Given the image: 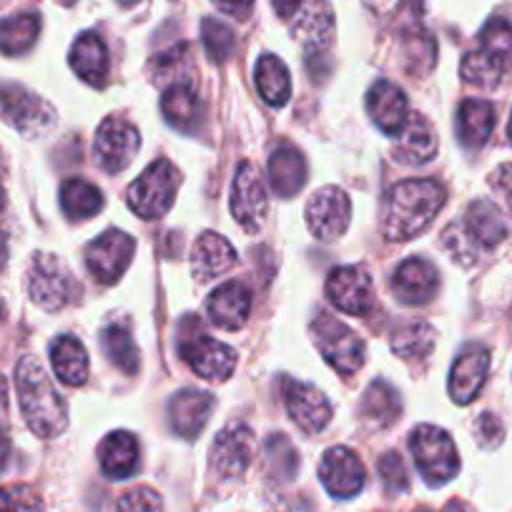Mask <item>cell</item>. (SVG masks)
I'll list each match as a JSON object with an SVG mask.
<instances>
[{
  "label": "cell",
  "instance_id": "cell-13",
  "mask_svg": "<svg viewBox=\"0 0 512 512\" xmlns=\"http://www.w3.org/2000/svg\"><path fill=\"white\" fill-rule=\"evenodd\" d=\"M327 297L339 312L364 317L374 309V284L367 269L339 267L327 279Z\"/></svg>",
  "mask_w": 512,
  "mask_h": 512
},
{
  "label": "cell",
  "instance_id": "cell-17",
  "mask_svg": "<svg viewBox=\"0 0 512 512\" xmlns=\"http://www.w3.org/2000/svg\"><path fill=\"white\" fill-rule=\"evenodd\" d=\"M284 402H287L289 417L307 435H317L332 422V405L314 384L294 382L292 379L284 387Z\"/></svg>",
  "mask_w": 512,
  "mask_h": 512
},
{
  "label": "cell",
  "instance_id": "cell-55",
  "mask_svg": "<svg viewBox=\"0 0 512 512\" xmlns=\"http://www.w3.org/2000/svg\"><path fill=\"white\" fill-rule=\"evenodd\" d=\"M63 6H71V3H76V0H61Z\"/></svg>",
  "mask_w": 512,
  "mask_h": 512
},
{
  "label": "cell",
  "instance_id": "cell-46",
  "mask_svg": "<svg viewBox=\"0 0 512 512\" xmlns=\"http://www.w3.org/2000/svg\"><path fill=\"white\" fill-rule=\"evenodd\" d=\"M490 186L497 199L502 201V206L512 214V164H502L500 169L492 171Z\"/></svg>",
  "mask_w": 512,
  "mask_h": 512
},
{
  "label": "cell",
  "instance_id": "cell-16",
  "mask_svg": "<svg viewBox=\"0 0 512 512\" xmlns=\"http://www.w3.org/2000/svg\"><path fill=\"white\" fill-rule=\"evenodd\" d=\"M319 480L327 487L329 495L347 500V497L362 492L364 482H367V472H364L362 460L352 450L332 447V450L324 452L322 462H319Z\"/></svg>",
  "mask_w": 512,
  "mask_h": 512
},
{
  "label": "cell",
  "instance_id": "cell-26",
  "mask_svg": "<svg viewBox=\"0 0 512 512\" xmlns=\"http://www.w3.org/2000/svg\"><path fill=\"white\" fill-rule=\"evenodd\" d=\"M98 462L106 477L126 480L139 470V442L131 432H113L98 447Z\"/></svg>",
  "mask_w": 512,
  "mask_h": 512
},
{
  "label": "cell",
  "instance_id": "cell-51",
  "mask_svg": "<svg viewBox=\"0 0 512 512\" xmlns=\"http://www.w3.org/2000/svg\"><path fill=\"white\" fill-rule=\"evenodd\" d=\"M8 412V390H6V382L0 377V417Z\"/></svg>",
  "mask_w": 512,
  "mask_h": 512
},
{
  "label": "cell",
  "instance_id": "cell-27",
  "mask_svg": "<svg viewBox=\"0 0 512 512\" xmlns=\"http://www.w3.org/2000/svg\"><path fill=\"white\" fill-rule=\"evenodd\" d=\"M269 181L279 196L289 199L307 181V161L292 144H282L269 156Z\"/></svg>",
  "mask_w": 512,
  "mask_h": 512
},
{
  "label": "cell",
  "instance_id": "cell-20",
  "mask_svg": "<svg viewBox=\"0 0 512 512\" xmlns=\"http://www.w3.org/2000/svg\"><path fill=\"white\" fill-rule=\"evenodd\" d=\"M437 287H440V274L420 256L405 259L392 279V292L402 304H427L437 294Z\"/></svg>",
  "mask_w": 512,
  "mask_h": 512
},
{
  "label": "cell",
  "instance_id": "cell-29",
  "mask_svg": "<svg viewBox=\"0 0 512 512\" xmlns=\"http://www.w3.org/2000/svg\"><path fill=\"white\" fill-rule=\"evenodd\" d=\"M161 111L171 126L186 131V134H194L201 121V113H204L194 83H176V86L166 88L164 98H161Z\"/></svg>",
  "mask_w": 512,
  "mask_h": 512
},
{
  "label": "cell",
  "instance_id": "cell-25",
  "mask_svg": "<svg viewBox=\"0 0 512 512\" xmlns=\"http://www.w3.org/2000/svg\"><path fill=\"white\" fill-rule=\"evenodd\" d=\"M236 262V251L224 236L206 231L196 239L194 254H191V272L199 282H211L214 277H221L229 272Z\"/></svg>",
  "mask_w": 512,
  "mask_h": 512
},
{
  "label": "cell",
  "instance_id": "cell-14",
  "mask_svg": "<svg viewBox=\"0 0 512 512\" xmlns=\"http://www.w3.org/2000/svg\"><path fill=\"white\" fill-rule=\"evenodd\" d=\"M254 455V432L244 425H229L216 435L214 450H211V467L224 480H234V477L244 475Z\"/></svg>",
  "mask_w": 512,
  "mask_h": 512
},
{
  "label": "cell",
  "instance_id": "cell-15",
  "mask_svg": "<svg viewBox=\"0 0 512 512\" xmlns=\"http://www.w3.org/2000/svg\"><path fill=\"white\" fill-rule=\"evenodd\" d=\"M455 226L457 231H460L462 239H465L467 249H470L475 256L480 254L482 249H492V246H497L507 236L505 219H502V214L497 211V206L485 199L472 201L465 219L455 221Z\"/></svg>",
  "mask_w": 512,
  "mask_h": 512
},
{
  "label": "cell",
  "instance_id": "cell-23",
  "mask_svg": "<svg viewBox=\"0 0 512 512\" xmlns=\"http://www.w3.org/2000/svg\"><path fill=\"white\" fill-rule=\"evenodd\" d=\"M206 312L211 324L226 332H236L246 324L251 312V294L241 282H226L206 299Z\"/></svg>",
  "mask_w": 512,
  "mask_h": 512
},
{
  "label": "cell",
  "instance_id": "cell-11",
  "mask_svg": "<svg viewBox=\"0 0 512 512\" xmlns=\"http://www.w3.org/2000/svg\"><path fill=\"white\" fill-rule=\"evenodd\" d=\"M136 241L126 231H106L86 249V267L93 279L113 284L123 277L128 264L134 262Z\"/></svg>",
  "mask_w": 512,
  "mask_h": 512
},
{
  "label": "cell",
  "instance_id": "cell-4",
  "mask_svg": "<svg viewBox=\"0 0 512 512\" xmlns=\"http://www.w3.org/2000/svg\"><path fill=\"white\" fill-rule=\"evenodd\" d=\"M410 450L420 475L430 485H445L460 472V457L452 437L435 425H420L410 437Z\"/></svg>",
  "mask_w": 512,
  "mask_h": 512
},
{
  "label": "cell",
  "instance_id": "cell-5",
  "mask_svg": "<svg viewBox=\"0 0 512 512\" xmlns=\"http://www.w3.org/2000/svg\"><path fill=\"white\" fill-rule=\"evenodd\" d=\"M179 181V171L171 161H154L128 189V206L141 219H161L174 206Z\"/></svg>",
  "mask_w": 512,
  "mask_h": 512
},
{
  "label": "cell",
  "instance_id": "cell-38",
  "mask_svg": "<svg viewBox=\"0 0 512 512\" xmlns=\"http://www.w3.org/2000/svg\"><path fill=\"white\" fill-rule=\"evenodd\" d=\"M154 78L161 86L194 83V56H191V46L181 43V46L156 56Z\"/></svg>",
  "mask_w": 512,
  "mask_h": 512
},
{
  "label": "cell",
  "instance_id": "cell-42",
  "mask_svg": "<svg viewBox=\"0 0 512 512\" xmlns=\"http://www.w3.org/2000/svg\"><path fill=\"white\" fill-rule=\"evenodd\" d=\"M201 38H204L206 53H209L211 61L224 63L226 58L234 53V46H236L234 31H231L229 26H224L221 21L204 18V23H201Z\"/></svg>",
  "mask_w": 512,
  "mask_h": 512
},
{
  "label": "cell",
  "instance_id": "cell-47",
  "mask_svg": "<svg viewBox=\"0 0 512 512\" xmlns=\"http://www.w3.org/2000/svg\"><path fill=\"white\" fill-rule=\"evenodd\" d=\"M214 3L221 13L239 18V21L249 18L254 11V0H214Z\"/></svg>",
  "mask_w": 512,
  "mask_h": 512
},
{
  "label": "cell",
  "instance_id": "cell-6",
  "mask_svg": "<svg viewBox=\"0 0 512 512\" xmlns=\"http://www.w3.org/2000/svg\"><path fill=\"white\" fill-rule=\"evenodd\" d=\"M314 342H317L319 354L337 369L342 377H352L364 364V342L357 332L344 322L334 319L332 314L322 312L312 324Z\"/></svg>",
  "mask_w": 512,
  "mask_h": 512
},
{
  "label": "cell",
  "instance_id": "cell-49",
  "mask_svg": "<svg viewBox=\"0 0 512 512\" xmlns=\"http://www.w3.org/2000/svg\"><path fill=\"white\" fill-rule=\"evenodd\" d=\"M272 3H274V11H277L282 18L294 16V13L302 8V0H272Z\"/></svg>",
  "mask_w": 512,
  "mask_h": 512
},
{
  "label": "cell",
  "instance_id": "cell-2",
  "mask_svg": "<svg viewBox=\"0 0 512 512\" xmlns=\"http://www.w3.org/2000/svg\"><path fill=\"white\" fill-rule=\"evenodd\" d=\"M16 390L28 427L38 437H56L68 427V407L36 357H23L16 369Z\"/></svg>",
  "mask_w": 512,
  "mask_h": 512
},
{
  "label": "cell",
  "instance_id": "cell-31",
  "mask_svg": "<svg viewBox=\"0 0 512 512\" xmlns=\"http://www.w3.org/2000/svg\"><path fill=\"white\" fill-rule=\"evenodd\" d=\"M51 364L56 377L63 384H71L78 387L88 379V354L86 347L81 344V339L71 337V334H63L53 342L51 347Z\"/></svg>",
  "mask_w": 512,
  "mask_h": 512
},
{
  "label": "cell",
  "instance_id": "cell-21",
  "mask_svg": "<svg viewBox=\"0 0 512 512\" xmlns=\"http://www.w3.org/2000/svg\"><path fill=\"white\" fill-rule=\"evenodd\" d=\"M214 407L216 400L209 392L186 387V390L176 392L169 402L171 427H174L176 435L184 437V440H194V437H199V432L204 430L206 422H209Z\"/></svg>",
  "mask_w": 512,
  "mask_h": 512
},
{
  "label": "cell",
  "instance_id": "cell-1",
  "mask_svg": "<svg viewBox=\"0 0 512 512\" xmlns=\"http://www.w3.org/2000/svg\"><path fill=\"white\" fill-rule=\"evenodd\" d=\"M445 186L435 179H407L390 191L384 209V236L390 241H410L435 221L445 206Z\"/></svg>",
  "mask_w": 512,
  "mask_h": 512
},
{
  "label": "cell",
  "instance_id": "cell-48",
  "mask_svg": "<svg viewBox=\"0 0 512 512\" xmlns=\"http://www.w3.org/2000/svg\"><path fill=\"white\" fill-rule=\"evenodd\" d=\"M0 512H26V500L13 490H0Z\"/></svg>",
  "mask_w": 512,
  "mask_h": 512
},
{
  "label": "cell",
  "instance_id": "cell-52",
  "mask_svg": "<svg viewBox=\"0 0 512 512\" xmlns=\"http://www.w3.org/2000/svg\"><path fill=\"white\" fill-rule=\"evenodd\" d=\"M442 512H470V507L462 505V502H450V505H447Z\"/></svg>",
  "mask_w": 512,
  "mask_h": 512
},
{
  "label": "cell",
  "instance_id": "cell-7",
  "mask_svg": "<svg viewBox=\"0 0 512 512\" xmlns=\"http://www.w3.org/2000/svg\"><path fill=\"white\" fill-rule=\"evenodd\" d=\"M28 297L46 312H58L76 297V282L53 254H36L28 267Z\"/></svg>",
  "mask_w": 512,
  "mask_h": 512
},
{
  "label": "cell",
  "instance_id": "cell-32",
  "mask_svg": "<svg viewBox=\"0 0 512 512\" xmlns=\"http://www.w3.org/2000/svg\"><path fill=\"white\" fill-rule=\"evenodd\" d=\"M101 347L106 357L116 364L121 372L136 374L139 372V347L134 342L131 327L123 319H113L101 329Z\"/></svg>",
  "mask_w": 512,
  "mask_h": 512
},
{
  "label": "cell",
  "instance_id": "cell-33",
  "mask_svg": "<svg viewBox=\"0 0 512 512\" xmlns=\"http://www.w3.org/2000/svg\"><path fill=\"white\" fill-rule=\"evenodd\" d=\"M400 410V395L392 390L390 384L382 382V379L369 384L362 400V420L369 422V427L384 430V427L395 425L400 420Z\"/></svg>",
  "mask_w": 512,
  "mask_h": 512
},
{
  "label": "cell",
  "instance_id": "cell-30",
  "mask_svg": "<svg viewBox=\"0 0 512 512\" xmlns=\"http://www.w3.org/2000/svg\"><path fill=\"white\" fill-rule=\"evenodd\" d=\"M71 68L86 83L101 86L108 76V48L96 33H83L71 48Z\"/></svg>",
  "mask_w": 512,
  "mask_h": 512
},
{
  "label": "cell",
  "instance_id": "cell-35",
  "mask_svg": "<svg viewBox=\"0 0 512 512\" xmlns=\"http://www.w3.org/2000/svg\"><path fill=\"white\" fill-rule=\"evenodd\" d=\"M437 342V334L425 319L402 322L392 332V352L402 359H425Z\"/></svg>",
  "mask_w": 512,
  "mask_h": 512
},
{
  "label": "cell",
  "instance_id": "cell-43",
  "mask_svg": "<svg viewBox=\"0 0 512 512\" xmlns=\"http://www.w3.org/2000/svg\"><path fill=\"white\" fill-rule=\"evenodd\" d=\"M379 477H382L384 487L390 492H405L410 487V477H407L405 462L397 452H387L384 457H379L377 462Z\"/></svg>",
  "mask_w": 512,
  "mask_h": 512
},
{
  "label": "cell",
  "instance_id": "cell-36",
  "mask_svg": "<svg viewBox=\"0 0 512 512\" xmlns=\"http://www.w3.org/2000/svg\"><path fill=\"white\" fill-rule=\"evenodd\" d=\"M38 33H41V18L33 16V13H23V16L0 21V53L21 56V53L31 51Z\"/></svg>",
  "mask_w": 512,
  "mask_h": 512
},
{
  "label": "cell",
  "instance_id": "cell-37",
  "mask_svg": "<svg viewBox=\"0 0 512 512\" xmlns=\"http://www.w3.org/2000/svg\"><path fill=\"white\" fill-rule=\"evenodd\" d=\"M61 206L71 219H91L103 209V196L88 181L68 179L61 186Z\"/></svg>",
  "mask_w": 512,
  "mask_h": 512
},
{
  "label": "cell",
  "instance_id": "cell-39",
  "mask_svg": "<svg viewBox=\"0 0 512 512\" xmlns=\"http://www.w3.org/2000/svg\"><path fill=\"white\" fill-rule=\"evenodd\" d=\"M437 46L432 41L430 33L422 28H412L405 36V58H407V71L412 76H427L435 68Z\"/></svg>",
  "mask_w": 512,
  "mask_h": 512
},
{
  "label": "cell",
  "instance_id": "cell-54",
  "mask_svg": "<svg viewBox=\"0 0 512 512\" xmlns=\"http://www.w3.org/2000/svg\"><path fill=\"white\" fill-rule=\"evenodd\" d=\"M507 136H510V141H512V118H510V126H507Z\"/></svg>",
  "mask_w": 512,
  "mask_h": 512
},
{
  "label": "cell",
  "instance_id": "cell-34",
  "mask_svg": "<svg viewBox=\"0 0 512 512\" xmlns=\"http://www.w3.org/2000/svg\"><path fill=\"white\" fill-rule=\"evenodd\" d=\"M256 88H259V96L269 106L279 108L289 101V96H292V78H289V71L282 58H259V63H256Z\"/></svg>",
  "mask_w": 512,
  "mask_h": 512
},
{
  "label": "cell",
  "instance_id": "cell-12",
  "mask_svg": "<svg viewBox=\"0 0 512 512\" xmlns=\"http://www.w3.org/2000/svg\"><path fill=\"white\" fill-rule=\"evenodd\" d=\"M349 221H352V201L337 186H324L307 201V226L314 239H337L347 231Z\"/></svg>",
  "mask_w": 512,
  "mask_h": 512
},
{
  "label": "cell",
  "instance_id": "cell-22",
  "mask_svg": "<svg viewBox=\"0 0 512 512\" xmlns=\"http://www.w3.org/2000/svg\"><path fill=\"white\" fill-rule=\"evenodd\" d=\"M294 36L304 46L309 61L324 56L334 36V16L327 0H309L307 6H302L297 23H294Z\"/></svg>",
  "mask_w": 512,
  "mask_h": 512
},
{
  "label": "cell",
  "instance_id": "cell-9",
  "mask_svg": "<svg viewBox=\"0 0 512 512\" xmlns=\"http://www.w3.org/2000/svg\"><path fill=\"white\" fill-rule=\"evenodd\" d=\"M269 211L267 189L259 176V169L249 161L236 169L234 189H231V214H234L236 224L246 231V234H256L264 226Z\"/></svg>",
  "mask_w": 512,
  "mask_h": 512
},
{
  "label": "cell",
  "instance_id": "cell-18",
  "mask_svg": "<svg viewBox=\"0 0 512 512\" xmlns=\"http://www.w3.org/2000/svg\"><path fill=\"white\" fill-rule=\"evenodd\" d=\"M487 369H490V352L485 347L470 344L467 349H462L450 372V397L457 405H470L480 395Z\"/></svg>",
  "mask_w": 512,
  "mask_h": 512
},
{
  "label": "cell",
  "instance_id": "cell-53",
  "mask_svg": "<svg viewBox=\"0 0 512 512\" xmlns=\"http://www.w3.org/2000/svg\"><path fill=\"white\" fill-rule=\"evenodd\" d=\"M118 3H123V6H134L136 0H118Z\"/></svg>",
  "mask_w": 512,
  "mask_h": 512
},
{
  "label": "cell",
  "instance_id": "cell-50",
  "mask_svg": "<svg viewBox=\"0 0 512 512\" xmlns=\"http://www.w3.org/2000/svg\"><path fill=\"white\" fill-rule=\"evenodd\" d=\"M8 455H11V442H8L6 430H3V427H0V470H3V467H6Z\"/></svg>",
  "mask_w": 512,
  "mask_h": 512
},
{
  "label": "cell",
  "instance_id": "cell-45",
  "mask_svg": "<svg viewBox=\"0 0 512 512\" xmlns=\"http://www.w3.org/2000/svg\"><path fill=\"white\" fill-rule=\"evenodd\" d=\"M475 435L480 440L482 447H497L502 442V425L495 415L485 412V415L477 417L475 422Z\"/></svg>",
  "mask_w": 512,
  "mask_h": 512
},
{
  "label": "cell",
  "instance_id": "cell-8",
  "mask_svg": "<svg viewBox=\"0 0 512 512\" xmlns=\"http://www.w3.org/2000/svg\"><path fill=\"white\" fill-rule=\"evenodd\" d=\"M141 149V136L136 126H131L123 118H106L96 131V161L108 174H121L123 169L134 164L136 154Z\"/></svg>",
  "mask_w": 512,
  "mask_h": 512
},
{
  "label": "cell",
  "instance_id": "cell-19",
  "mask_svg": "<svg viewBox=\"0 0 512 512\" xmlns=\"http://www.w3.org/2000/svg\"><path fill=\"white\" fill-rule=\"evenodd\" d=\"M367 113L387 136H397L410 118L407 96L390 81H377L367 93Z\"/></svg>",
  "mask_w": 512,
  "mask_h": 512
},
{
  "label": "cell",
  "instance_id": "cell-10",
  "mask_svg": "<svg viewBox=\"0 0 512 512\" xmlns=\"http://www.w3.org/2000/svg\"><path fill=\"white\" fill-rule=\"evenodd\" d=\"M0 113L23 136L46 134L56 121V113L43 98L33 96L31 91L16 83L0 86Z\"/></svg>",
  "mask_w": 512,
  "mask_h": 512
},
{
  "label": "cell",
  "instance_id": "cell-56",
  "mask_svg": "<svg viewBox=\"0 0 512 512\" xmlns=\"http://www.w3.org/2000/svg\"><path fill=\"white\" fill-rule=\"evenodd\" d=\"M3 201L6 199H3V189H0V209H3Z\"/></svg>",
  "mask_w": 512,
  "mask_h": 512
},
{
  "label": "cell",
  "instance_id": "cell-24",
  "mask_svg": "<svg viewBox=\"0 0 512 512\" xmlns=\"http://www.w3.org/2000/svg\"><path fill=\"white\" fill-rule=\"evenodd\" d=\"M437 154V134L435 126L427 121L422 113H410L405 128L397 134L395 156L397 161L410 166L427 164Z\"/></svg>",
  "mask_w": 512,
  "mask_h": 512
},
{
  "label": "cell",
  "instance_id": "cell-41",
  "mask_svg": "<svg viewBox=\"0 0 512 512\" xmlns=\"http://www.w3.org/2000/svg\"><path fill=\"white\" fill-rule=\"evenodd\" d=\"M480 51L500 61L502 66H510L512 61V26L505 18H492L480 33Z\"/></svg>",
  "mask_w": 512,
  "mask_h": 512
},
{
  "label": "cell",
  "instance_id": "cell-3",
  "mask_svg": "<svg viewBox=\"0 0 512 512\" xmlns=\"http://www.w3.org/2000/svg\"><path fill=\"white\" fill-rule=\"evenodd\" d=\"M179 352L199 377L224 382L236 369V352L224 342H216L201 329L199 319H186L179 329Z\"/></svg>",
  "mask_w": 512,
  "mask_h": 512
},
{
  "label": "cell",
  "instance_id": "cell-44",
  "mask_svg": "<svg viewBox=\"0 0 512 512\" xmlns=\"http://www.w3.org/2000/svg\"><path fill=\"white\" fill-rule=\"evenodd\" d=\"M118 512H164V502L161 495L151 487H136V490L126 492L116 505Z\"/></svg>",
  "mask_w": 512,
  "mask_h": 512
},
{
  "label": "cell",
  "instance_id": "cell-28",
  "mask_svg": "<svg viewBox=\"0 0 512 512\" xmlns=\"http://www.w3.org/2000/svg\"><path fill=\"white\" fill-rule=\"evenodd\" d=\"M495 106L482 98H467L460 103L457 111V131H460V141L467 149H480L487 139L492 136L495 128Z\"/></svg>",
  "mask_w": 512,
  "mask_h": 512
},
{
  "label": "cell",
  "instance_id": "cell-40",
  "mask_svg": "<svg viewBox=\"0 0 512 512\" xmlns=\"http://www.w3.org/2000/svg\"><path fill=\"white\" fill-rule=\"evenodd\" d=\"M507 71V66H502L500 61H495L492 56H487L485 51H472L467 53L465 61H462V78H465L467 83H472V86H480V88H492L500 83L502 73Z\"/></svg>",
  "mask_w": 512,
  "mask_h": 512
}]
</instances>
